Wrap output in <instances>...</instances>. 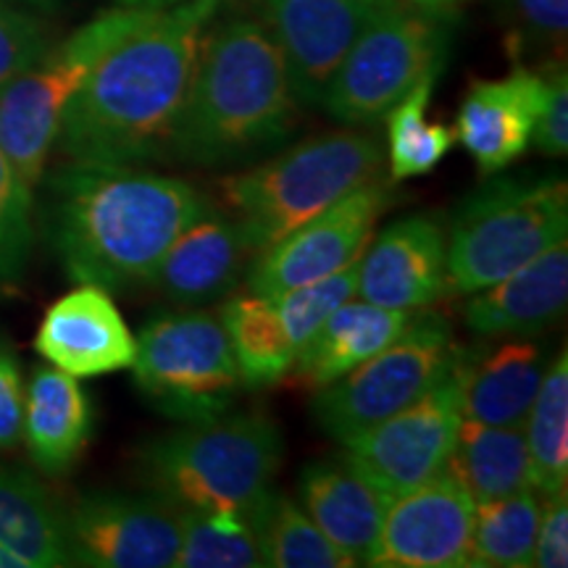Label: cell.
I'll use <instances>...</instances> for the list:
<instances>
[{
  "label": "cell",
  "instance_id": "6da1fadb",
  "mask_svg": "<svg viewBox=\"0 0 568 568\" xmlns=\"http://www.w3.org/2000/svg\"><path fill=\"white\" fill-rule=\"evenodd\" d=\"M219 0L151 9L98 59L59 126L61 153L88 166L163 161Z\"/></svg>",
  "mask_w": 568,
  "mask_h": 568
},
{
  "label": "cell",
  "instance_id": "7a4b0ae2",
  "mask_svg": "<svg viewBox=\"0 0 568 568\" xmlns=\"http://www.w3.org/2000/svg\"><path fill=\"white\" fill-rule=\"evenodd\" d=\"M211 209L176 176L67 163L48 182L42 222L71 280L126 293L148 284L169 245Z\"/></svg>",
  "mask_w": 568,
  "mask_h": 568
},
{
  "label": "cell",
  "instance_id": "3957f363",
  "mask_svg": "<svg viewBox=\"0 0 568 568\" xmlns=\"http://www.w3.org/2000/svg\"><path fill=\"white\" fill-rule=\"evenodd\" d=\"M297 101L272 32L230 19L205 32L163 161L237 166L287 142Z\"/></svg>",
  "mask_w": 568,
  "mask_h": 568
},
{
  "label": "cell",
  "instance_id": "277c9868",
  "mask_svg": "<svg viewBox=\"0 0 568 568\" xmlns=\"http://www.w3.org/2000/svg\"><path fill=\"white\" fill-rule=\"evenodd\" d=\"M282 432L261 410L184 424L138 453V474L176 508L258 514L274 495Z\"/></svg>",
  "mask_w": 568,
  "mask_h": 568
},
{
  "label": "cell",
  "instance_id": "5b68a950",
  "mask_svg": "<svg viewBox=\"0 0 568 568\" xmlns=\"http://www.w3.org/2000/svg\"><path fill=\"white\" fill-rule=\"evenodd\" d=\"M385 163V148L374 134L322 132L224 180L222 195L258 255L355 190L382 180Z\"/></svg>",
  "mask_w": 568,
  "mask_h": 568
},
{
  "label": "cell",
  "instance_id": "8992f818",
  "mask_svg": "<svg viewBox=\"0 0 568 568\" xmlns=\"http://www.w3.org/2000/svg\"><path fill=\"white\" fill-rule=\"evenodd\" d=\"M568 232L564 176H497L453 211L445 230L447 293L474 295L529 264Z\"/></svg>",
  "mask_w": 568,
  "mask_h": 568
},
{
  "label": "cell",
  "instance_id": "52a82bcc",
  "mask_svg": "<svg viewBox=\"0 0 568 568\" xmlns=\"http://www.w3.org/2000/svg\"><path fill=\"white\" fill-rule=\"evenodd\" d=\"M447 45L445 13L385 6L361 27L322 105L343 126L382 122L410 90L443 71Z\"/></svg>",
  "mask_w": 568,
  "mask_h": 568
},
{
  "label": "cell",
  "instance_id": "ba28073f",
  "mask_svg": "<svg viewBox=\"0 0 568 568\" xmlns=\"http://www.w3.org/2000/svg\"><path fill=\"white\" fill-rule=\"evenodd\" d=\"M134 385L159 414L201 424L230 414L243 379L222 318L209 311H172L142 326Z\"/></svg>",
  "mask_w": 568,
  "mask_h": 568
},
{
  "label": "cell",
  "instance_id": "9c48e42d",
  "mask_svg": "<svg viewBox=\"0 0 568 568\" xmlns=\"http://www.w3.org/2000/svg\"><path fill=\"white\" fill-rule=\"evenodd\" d=\"M148 11L151 9L119 6L101 13L63 45L53 51L48 48L32 69L0 92V148L27 187L34 190L40 184L48 155L59 138L63 111L80 92L92 67L113 42L140 24Z\"/></svg>",
  "mask_w": 568,
  "mask_h": 568
},
{
  "label": "cell",
  "instance_id": "30bf717a",
  "mask_svg": "<svg viewBox=\"0 0 568 568\" xmlns=\"http://www.w3.org/2000/svg\"><path fill=\"white\" fill-rule=\"evenodd\" d=\"M456 347L447 318L416 314L400 337L318 389L314 416L339 445L408 408L443 379Z\"/></svg>",
  "mask_w": 568,
  "mask_h": 568
},
{
  "label": "cell",
  "instance_id": "8fae6325",
  "mask_svg": "<svg viewBox=\"0 0 568 568\" xmlns=\"http://www.w3.org/2000/svg\"><path fill=\"white\" fill-rule=\"evenodd\" d=\"M466 355L458 351L443 379L408 408L343 443V458L387 500L424 485L450 464L464 424Z\"/></svg>",
  "mask_w": 568,
  "mask_h": 568
},
{
  "label": "cell",
  "instance_id": "7c38bea8",
  "mask_svg": "<svg viewBox=\"0 0 568 568\" xmlns=\"http://www.w3.org/2000/svg\"><path fill=\"white\" fill-rule=\"evenodd\" d=\"M393 203L389 182L376 180L308 219L253 258L247 290L276 297L322 276L337 274L361 258L374 226Z\"/></svg>",
  "mask_w": 568,
  "mask_h": 568
},
{
  "label": "cell",
  "instance_id": "4fadbf2b",
  "mask_svg": "<svg viewBox=\"0 0 568 568\" xmlns=\"http://www.w3.org/2000/svg\"><path fill=\"white\" fill-rule=\"evenodd\" d=\"M63 524L69 560L80 566L172 568L180 550V508L155 493H88Z\"/></svg>",
  "mask_w": 568,
  "mask_h": 568
},
{
  "label": "cell",
  "instance_id": "5bb4252c",
  "mask_svg": "<svg viewBox=\"0 0 568 568\" xmlns=\"http://www.w3.org/2000/svg\"><path fill=\"white\" fill-rule=\"evenodd\" d=\"M477 503L450 468L387 503L374 568L471 566V527Z\"/></svg>",
  "mask_w": 568,
  "mask_h": 568
},
{
  "label": "cell",
  "instance_id": "9a60e30c",
  "mask_svg": "<svg viewBox=\"0 0 568 568\" xmlns=\"http://www.w3.org/2000/svg\"><path fill=\"white\" fill-rule=\"evenodd\" d=\"M261 24L287 63L297 105H322L332 77L358 38L361 27L379 9L355 0H258Z\"/></svg>",
  "mask_w": 568,
  "mask_h": 568
},
{
  "label": "cell",
  "instance_id": "2e32d148",
  "mask_svg": "<svg viewBox=\"0 0 568 568\" xmlns=\"http://www.w3.org/2000/svg\"><path fill=\"white\" fill-rule=\"evenodd\" d=\"M355 295L397 311H418L445 297L443 222L429 213H416L389 224L361 255Z\"/></svg>",
  "mask_w": 568,
  "mask_h": 568
},
{
  "label": "cell",
  "instance_id": "e0dca14e",
  "mask_svg": "<svg viewBox=\"0 0 568 568\" xmlns=\"http://www.w3.org/2000/svg\"><path fill=\"white\" fill-rule=\"evenodd\" d=\"M34 347L48 364L80 379L130 368L138 339L111 295L95 284H82L45 311Z\"/></svg>",
  "mask_w": 568,
  "mask_h": 568
},
{
  "label": "cell",
  "instance_id": "ac0fdd59",
  "mask_svg": "<svg viewBox=\"0 0 568 568\" xmlns=\"http://www.w3.org/2000/svg\"><path fill=\"white\" fill-rule=\"evenodd\" d=\"M253 258L240 224L213 205L169 245L148 284L176 305H209L237 287Z\"/></svg>",
  "mask_w": 568,
  "mask_h": 568
},
{
  "label": "cell",
  "instance_id": "d6986e66",
  "mask_svg": "<svg viewBox=\"0 0 568 568\" xmlns=\"http://www.w3.org/2000/svg\"><path fill=\"white\" fill-rule=\"evenodd\" d=\"M545 74L516 67L503 80H477L458 111L456 140L474 155L479 172L493 176L529 148Z\"/></svg>",
  "mask_w": 568,
  "mask_h": 568
},
{
  "label": "cell",
  "instance_id": "ffe728a7",
  "mask_svg": "<svg viewBox=\"0 0 568 568\" xmlns=\"http://www.w3.org/2000/svg\"><path fill=\"white\" fill-rule=\"evenodd\" d=\"M568 303V245L560 240L500 282L474 293L464 318L479 337L531 339L548 332Z\"/></svg>",
  "mask_w": 568,
  "mask_h": 568
},
{
  "label": "cell",
  "instance_id": "44dd1931",
  "mask_svg": "<svg viewBox=\"0 0 568 568\" xmlns=\"http://www.w3.org/2000/svg\"><path fill=\"white\" fill-rule=\"evenodd\" d=\"M297 495L305 514L355 566H372L387 497L345 458L314 460L301 471Z\"/></svg>",
  "mask_w": 568,
  "mask_h": 568
},
{
  "label": "cell",
  "instance_id": "7402d4cb",
  "mask_svg": "<svg viewBox=\"0 0 568 568\" xmlns=\"http://www.w3.org/2000/svg\"><path fill=\"white\" fill-rule=\"evenodd\" d=\"M414 316L416 311L382 308L361 297L347 301L297 351L290 374L297 385L322 389L400 337Z\"/></svg>",
  "mask_w": 568,
  "mask_h": 568
},
{
  "label": "cell",
  "instance_id": "603a6c76",
  "mask_svg": "<svg viewBox=\"0 0 568 568\" xmlns=\"http://www.w3.org/2000/svg\"><path fill=\"white\" fill-rule=\"evenodd\" d=\"M21 435L45 474H63L74 466L92 435L90 397L77 376L48 366L32 374Z\"/></svg>",
  "mask_w": 568,
  "mask_h": 568
},
{
  "label": "cell",
  "instance_id": "cb8c5ba5",
  "mask_svg": "<svg viewBox=\"0 0 568 568\" xmlns=\"http://www.w3.org/2000/svg\"><path fill=\"white\" fill-rule=\"evenodd\" d=\"M545 351L531 339H514L485 358L466 355L464 418L493 426H524L545 376Z\"/></svg>",
  "mask_w": 568,
  "mask_h": 568
},
{
  "label": "cell",
  "instance_id": "d4e9b609",
  "mask_svg": "<svg viewBox=\"0 0 568 568\" xmlns=\"http://www.w3.org/2000/svg\"><path fill=\"white\" fill-rule=\"evenodd\" d=\"M0 545L27 568L67 566V524L45 487L0 464Z\"/></svg>",
  "mask_w": 568,
  "mask_h": 568
},
{
  "label": "cell",
  "instance_id": "484cf974",
  "mask_svg": "<svg viewBox=\"0 0 568 568\" xmlns=\"http://www.w3.org/2000/svg\"><path fill=\"white\" fill-rule=\"evenodd\" d=\"M447 468L456 474L477 506L535 489L524 426H493L464 418Z\"/></svg>",
  "mask_w": 568,
  "mask_h": 568
},
{
  "label": "cell",
  "instance_id": "4316f807",
  "mask_svg": "<svg viewBox=\"0 0 568 568\" xmlns=\"http://www.w3.org/2000/svg\"><path fill=\"white\" fill-rule=\"evenodd\" d=\"M222 326L237 361L243 387L258 389L290 374L297 351L272 297L240 295L224 303Z\"/></svg>",
  "mask_w": 568,
  "mask_h": 568
},
{
  "label": "cell",
  "instance_id": "83f0119b",
  "mask_svg": "<svg viewBox=\"0 0 568 568\" xmlns=\"http://www.w3.org/2000/svg\"><path fill=\"white\" fill-rule=\"evenodd\" d=\"M266 506L258 514L180 508L182 537L172 568H261Z\"/></svg>",
  "mask_w": 568,
  "mask_h": 568
},
{
  "label": "cell",
  "instance_id": "f1b7e54d",
  "mask_svg": "<svg viewBox=\"0 0 568 568\" xmlns=\"http://www.w3.org/2000/svg\"><path fill=\"white\" fill-rule=\"evenodd\" d=\"M529 453L531 487L539 495H556L568 481V355L545 368L527 422H524Z\"/></svg>",
  "mask_w": 568,
  "mask_h": 568
},
{
  "label": "cell",
  "instance_id": "f546056e",
  "mask_svg": "<svg viewBox=\"0 0 568 568\" xmlns=\"http://www.w3.org/2000/svg\"><path fill=\"white\" fill-rule=\"evenodd\" d=\"M542 500L535 489L479 503L474 508L471 566L529 568L535 566V542Z\"/></svg>",
  "mask_w": 568,
  "mask_h": 568
},
{
  "label": "cell",
  "instance_id": "4dcf8cb0",
  "mask_svg": "<svg viewBox=\"0 0 568 568\" xmlns=\"http://www.w3.org/2000/svg\"><path fill=\"white\" fill-rule=\"evenodd\" d=\"M435 82L437 77L424 80L387 113L389 182H403L432 172L456 142L453 126L426 122V109H429Z\"/></svg>",
  "mask_w": 568,
  "mask_h": 568
},
{
  "label": "cell",
  "instance_id": "1f68e13d",
  "mask_svg": "<svg viewBox=\"0 0 568 568\" xmlns=\"http://www.w3.org/2000/svg\"><path fill=\"white\" fill-rule=\"evenodd\" d=\"M264 566L272 568H355V560L337 548L301 503L272 495L261 524Z\"/></svg>",
  "mask_w": 568,
  "mask_h": 568
},
{
  "label": "cell",
  "instance_id": "d6a6232c",
  "mask_svg": "<svg viewBox=\"0 0 568 568\" xmlns=\"http://www.w3.org/2000/svg\"><path fill=\"white\" fill-rule=\"evenodd\" d=\"M358 261L343 272L322 276V280L301 284V287L272 297L295 351H301L322 329L326 318L335 314L339 305L353 301L355 290H358Z\"/></svg>",
  "mask_w": 568,
  "mask_h": 568
},
{
  "label": "cell",
  "instance_id": "836d02e7",
  "mask_svg": "<svg viewBox=\"0 0 568 568\" xmlns=\"http://www.w3.org/2000/svg\"><path fill=\"white\" fill-rule=\"evenodd\" d=\"M32 190L0 148V290L24 274L32 253Z\"/></svg>",
  "mask_w": 568,
  "mask_h": 568
},
{
  "label": "cell",
  "instance_id": "e575fe53",
  "mask_svg": "<svg viewBox=\"0 0 568 568\" xmlns=\"http://www.w3.org/2000/svg\"><path fill=\"white\" fill-rule=\"evenodd\" d=\"M48 53V32L30 13L0 6V92Z\"/></svg>",
  "mask_w": 568,
  "mask_h": 568
},
{
  "label": "cell",
  "instance_id": "d590c367",
  "mask_svg": "<svg viewBox=\"0 0 568 568\" xmlns=\"http://www.w3.org/2000/svg\"><path fill=\"white\" fill-rule=\"evenodd\" d=\"M514 21L516 48H550L564 53L568 32V0H506Z\"/></svg>",
  "mask_w": 568,
  "mask_h": 568
},
{
  "label": "cell",
  "instance_id": "8d00e7d4",
  "mask_svg": "<svg viewBox=\"0 0 568 568\" xmlns=\"http://www.w3.org/2000/svg\"><path fill=\"white\" fill-rule=\"evenodd\" d=\"M545 74V92L539 103L531 142L539 153L552 159H566L568 153V77L566 69L550 63Z\"/></svg>",
  "mask_w": 568,
  "mask_h": 568
},
{
  "label": "cell",
  "instance_id": "74e56055",
  "mask_svg": "<svg viewBox=\"0 0 568 568\" xmlns=\"http://www.w3.org/2000/svg\"><path fill=\"white\" fill-rule=\"evenodd\" d=\"M537 568H566L568 566V500L566 489L548 495L542 503L537 542H535Z\"/></svg>",
  "mask_w": 568,
  "mask_h": 568
},
{
  "label": "cell",
  "instance_id": "f35d334b",
  "mask_svg": "<svg viewBox=\"0 0 568 568\" xmlns=\"http://www.w3.org/2000/svg\"><path fill=\"white\" fill-rule=\"evenodd\" d=\"M24 429V385L19 361L0 345V447H13Z\"/></svg>",
  "mask_w": 568,
  "mask_h": 568
},
{
  "label": "cell",
  "instance_id": "ab89813d",
  "mask_svg": "<svg viewBox=\"0 0 568 568\" xmlns=\"http://www.w3.org/2000/svg\"><path fill=\"white\" fill-rule=\"evenodd\" d=\"M408 3H414L416 9H424V11H435V13H447L453 9V6H458L460 0H408Z\"/></svg>",
  "mask_w": 568,
  "mask_h": 568
},
{
  "label": "cell",
  "instance_id": "60d3db41",
  "mask_svg": "<svg viewBox=\"0 0 568 568\" xmlns=\"http://www.w3.org/2000/svg\"><path fill=\"white\" fill-rule=\"evenodd\" d=\"M174 3H182V0H119V6H132V9H166Z\"/></svg>",
  "mask_w": 568,
  "mask_h": 568
},
{
  "label": "cell",
  "instance_id": "b9f144b4",
  "mask_svg": "<svg viewBox=\"0 0 568 568\" xmlns=\"http://www.w3.org/2000/svg\"><path fill=\"white\" fill-rule=\"evenodd\" d=\"M0 568H27V566L21 564V560L13 556L11 550H6L3 545H0Z\"/></svg>",
  "mask_w": 568,
  "mask_h": 568
},
{
  "label": "cell",
  "instance_id": "7bdbcfd3",
  "mask_svg": "<svg viewBox=\"0 0 568 568\" xmlns=\"http://www.w3.org/2000/svg\"><path fill=\"white\" fill-rule=\"evenodd\" d=\"M355 3L366 6V9H385V6H393L397 0H355Z\"/></svg>",
  "mask_w": 568,
  "mask_h": 568
},
{
  "label": "cell",
  "instance_id": "ee69618b",
  "mask_svg": "<svg viewBox=\"0 0 568 568\" xmlns=\"http://www.w3.org/2000/svg\"><path fill=\"white\" fill-rule=\"evenodd\" d=\"M30 3H38V6H48V3H51V0H30Z\"/></svg>",
  "mask_w": 568,
  "mask_h": 568
}]
</instances>
